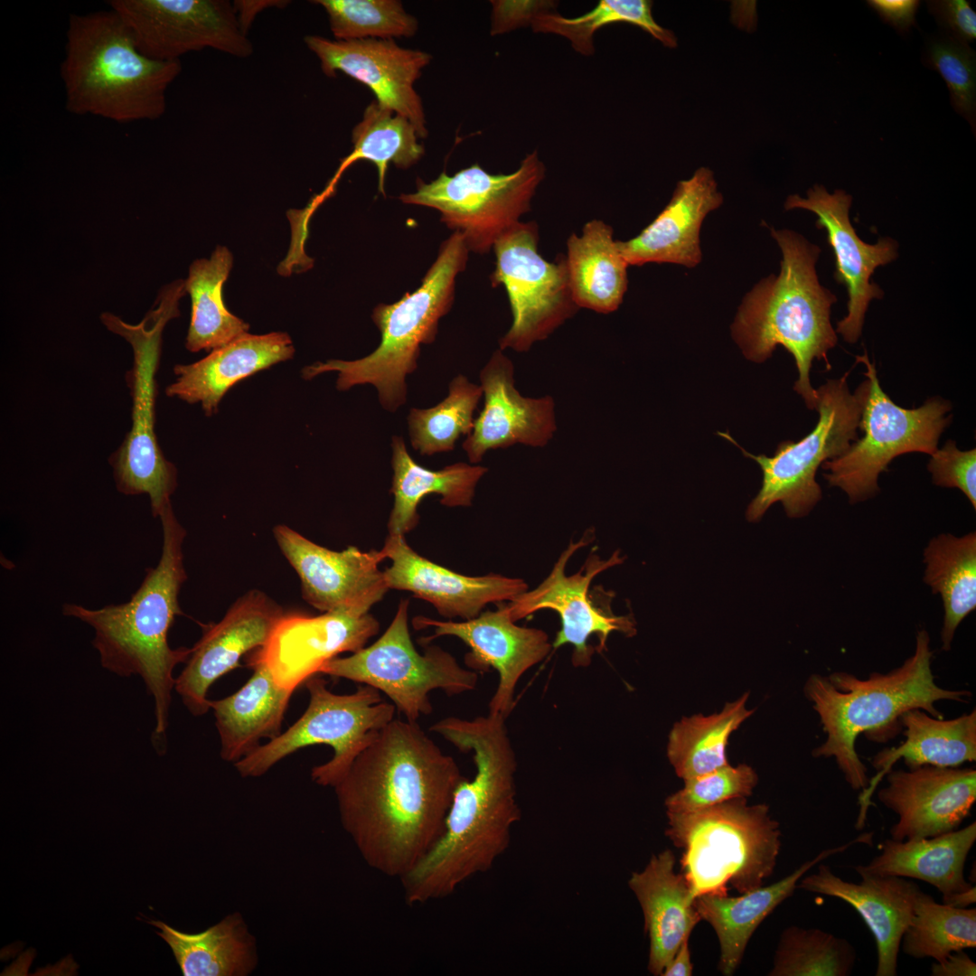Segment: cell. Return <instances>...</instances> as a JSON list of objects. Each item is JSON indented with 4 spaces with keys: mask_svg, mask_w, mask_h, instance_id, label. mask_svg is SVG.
<instances>
[{
    "mask_svg": "<svg viewBox=\"0 0 976 976\" xmlns=\"http://www.w3.org/2000/svg\"><path fill=\"white\" fill-rule=\"evenodd\" d=\"M464 778L417 722L392 719L333 787L342 826L370 868L400 879L439 839Z\"/></svg>",
    "mask_w": 976,
    "mask_h": 976,
    "instance_id": "obj_1",
    "label": "cell"
},
{
    "mask_svg": "<svg viewBox=\"0 0 976 976\" xmlns=\"http://www.w3.org/2000/svg\"><path fill=\"white\" fill-rule=\"evenodd\" d=\"M505 720L489 713L469 720L445 718L430 727L460 751L473 753L475 774L458 784L439 839L400 878L408 905L452 895L465 881L490 870L507 850L521 812L517 759Z\"/></svg>",
    "mask_w": 976,
    "mask_h": 976,
    "instance_id": "obj_2",
    "label": "cell"
},
{
    "mask_svg": "<svg viewBox=\"0 0 976 976\" xmlns=\"http://www.w3.org/2000/svg\"><path fill=\"white\" fill-rule=\"evenodd\" d=\"M163 542L160 559L148 568L130 599L119 605L92 609L64 604L62 614L89 624L94 630L92 646L103 668L120 677L139 676L153 697L155 725L152 741L164 747L169 724L174 670L186 662L192 648L173 649L168 633L177 615H183L179 593L187 579L183 563L184 527L173 506L159 517Z\"/></svg>",
    "mask_w": 976,
    "mask_h": 976,
    "instance_id": "obj_3",
    "label": "cell"
},
{
    "mask_svg": "<svg viewBox=\"0 0 976 976\" xmlns=\"http://www.w3.org/2000/svg\"><path fill=\"white\" fill-rule=\"evenodd\" d=\"M783 259L778 276L762 279L747 293L732 325V335L744 355L762 362L776 346L794 358L798 380L794 390L816 409L817 392L810 381L814 359L828 369V352L838 337L831 323L837 297L818 280L815 265L821 249L789 230L771 229Z\"/></svg>",
    "mask_w": 976,
    "mask_h": 976,
    "instance_id": "obj_4",
    "label": "cell"
},
{
    "mask_svg": "<svg viewBox=\"0 0 976 976\" xmlns=\"http://www.w3.org/2000/svg\"><path fill=\"white\" fill-rule=\"evenodd\" d=\"M60 71L68 112L127 124L164 114L167 89L182 64L143 54L129 28L108 7L70 15Z\"/></svg>",
    "mask_w": 976,
    "mask_h": 976,
    "instance_id": "obj_5",
    "label": "cell"
},
{
    "mask_svg": "<svg viewBox=\"0 0 976 976\" xmlns=\"http://www.w3.org/2000/svg\"><path fill=\"white\" fill-rule=\"evenodd\" d=\"M934 652L930 636L922 629L916 634L914 653L887 673L872 672L866 680L836 671L829 676L812 674L804 686L812 703L825 741L813 751L817 757H833L848 784L863 791L868 785L867 768L856 751V740L865 732L892 728L908 710L921 709L943 718L935 707L940 700L969 701L971 693L948 690L936 684L932 671Z\"/></svg>",
    "mask_w": 976,
    "mask_h": 976,
    "instance_id": "obj_6",
    "label": "cell"
},
{
    "mask_svg": "<svg viewBox=\"0 0 976 976\" xmlns=\"http://www.w3.org/2000/svg\"><path fill=\"white\" fill-rule=\"evenodd\" d=\"M468 253L462 234L455 231L442 243L420 286L393 304H380L373 309L372 320L381 334L374 352L354 361L314 362L302 370V377L312 380L335 371L339 390L371 384L380 405L396 411L406 402V377L418 367L420 345L434 342L439 319L452 306L455 278L465 268Z\"/></svg>",
    "mask_w": 976,
    "mask_h": 976,
    "instance_id": "obj_7",
    "label": "cell"
},
{
    "mask_svg": "<svg viewBox=\"0 0 976 976\" xmlns=\"http://www.w3.org/2000/svg\"><path fill=\"white\" fill-rule=\"evenodd\" d=\"M665 835L682 849L680 866L693 896L740 894L763 886L781 849L779 822L766 804L746 797L691 812H666Z\"/></svg>",
    "mask_w": 976,
    "mask_h": 976,
    "instance_id": "obj_8",
    "label": "cell"
},
{
    "mask_svg": "<svg viewBox=\"0 0 976 976\" xmlns=\"http://www.w3.org/2000/svg\"><path fill=\"white\" fill-rule=\"evenodd\" d=\"M184 293L181 280L166 286L158 296L157 305L136 324L110 313L100 316L109 331L130 343L134 356L133 366L127 373L133 400L132 425L109 458L116 487L126 495L146 494L155 518L172 506L171 497L177 487V470L164 457L155 429V373L164 328L179 315V300Z\"/></svg>",
    "mask_w": 976,
    "mask_h": 976,
    "instance_id": "obj_9",
    "label": "cell"
},
{
    "mask_svg": "<svg viewBox=\"0 0 976 976\" xmlns=\"http://www.w3.org/2000/svg\"><path fill=\"white\" fill-rule=\"evenodd\" d=\"M849 372L829 380L817 392L819 420L814 429L802 439L781 442L773 456L752 455L741 447L727 433H719L760 465L762 487L749 504L746 518L756 521L767 509L780 502L791 518L808 514L821 499V489L815 480L816 472L828 460L846 452L858 436L862 408L868 393V380H864L850 393Z\"/></svg>",
    "mask_w": 976,
    "mask_h": 976,
    "instance_id": "obj_10",
    "label": "cell"
},
{
    "mask_svg": "<svg viewBox=\"0 0 976 976\" xmlns=\"http://www.w3.org/2000/svg\"><path fill=\"white\" fill-rule=\"evenodd\" d=\"M305 686L309 703L304 714L286 731L234 763L242 777H259L297 750L324 744L333 748V755L313 767L311 778L333 788L373 733L394 719L395 706L382 701L380 691L371 686L361 684L355 692L341 695L316 676Z\"/></svg>",
    "mask_w": 976,
    "mask_h": 976,
    "instance_id": "obj_11",
    "label": "cell"
},
{
    "mask_svg": "<svg viewBox=\"0 0 976 976\" xmlns=\"http://www.w3.org/2000/svg\"><path fill=\"white\" fill-rule=\"evenodd\" d=\"M863 363L868 380L859 428L863 432L840 456L822 464L824 478L839 487L850 503L863 502L878 491L879 474L891 461L912 452L933 455L939 438L950 424L951 404L940 398L928 399L917 408H904L882 389L874 363L868 354L856 356Z\"/></svg>",
    "mask_w": 976,
    "mask_h": 976,
    "instance_id": "obj_12",
    "label": "cell"
},
{
    "mask_svg": "<svg viewBox=\"0 0 976 976\" xmlns=\"http://www.w3.org/2000/svg\"><path fill=\"white\" fill-rule=\"evenodd\" d=\"M408 600L401 599L383 634L372 644L347 657L326 662L319 673L371 686L390 699L407 720L417 722L433 711L428 694L442 690L448 696L475 689L478 675L460 666L439 646L427 644L419 653L410 637Z\"/></svg>",
    "mask_w": 976,
    "mask_h": 976,
    "instance_id": "obj_13",
    "label": "cell"
},
{
    "mask_svg": "<svg viewBox=\"0 0 976 976\" xmlns=\"http://www.w3.org/2000/svg\"><path fill=\"white\" fill-rule=\"evenodd\" d=\"M545 166L534 150L513 173L492 174L477 163L454 175L446 172L399 199L438 211L440 221L462 234L469 251L484 254L530 210Z\"/></svg>",
    "mask_w": 976,
    "mask_h": 976,
    "instance_id": "obj_14",
    "label": "cell"
},
{
    "mask_svg": "<svg viewBox=\"0 0 976 976\" xmlns=\"http://www.w3.org/2000/svg\"><path fill=\"white\" fill-rule=\"evenodd\" d=\"M538 243L537 223L519 221L493 245L496 264L491 283L504 286L512 314L510 329L499 341L502 351H530L579 309L569 286L565 256L549 262L539 253Z\"/></svg>",
    "mask_w": 976,
    "mask_h": 976,
    "instance_id": "obj_15",
    "label": "cell"
},
{
    "mask_svg": "<svg viewBox=\"0 0 976 976\" xmlns=\"http://www.w3.org/2000/svg\"><path fill=\"white\" fill-rule=\"evenodd\" d=\"M138 49L158 61H180L212 49L238 58L253 53L233 3L228 0H110Z\"/></svg>",
    "mask_w": 976,
    "mask_h": 976,
    "instance_id": "obj_16",
    "label": "cell"
},
{
    "mask_svg": "<svg viewBox=\"0 0 976 976\" xmlns=\"http://www.w3.org/2000/svg\"><path fill=\"white\" fill-rule=\"evenodd\" d=\"M588 543L587 535L577 542L571 541L555 563L549 575L534 589L527 590L506 604L514 622L542 609L557 612L561 627L557 633L552 647L572 645V664L587 667L595 652L590 644L592 637L597 638L596 651L605 648L609 635L614 632L632 636L636 630L629 615H615L609 605H596L589 595V587L598 574L621 564L623 558L615 551L610 558L603 560L592 554L577 573L566 574L567 563L572 555Z\"/></svg>",
    "mask_w": 976,
    "mask_h": 976,
    "instance_id": "obj_17",
    "label": "cell"
},
{
    "mask_svg": "<svg viewBox=\"0 0 976 976\" xmlns=\"http://www.w3.org/2000/svg\"><path fill=\"white\" fill-rule=\"evenodd\" d=\"M273 535L299 577L302 597L322 613L367 615L389 590L379 568L380 550H332L284 524L275 526Z\"/></svg>",
    "mask_w": 976,
    "mask_h": 976,
    "instance_id": "obj_18",
    "label": "cell"
},
{
    "mask_svg": "<svg viewBox=\"0 0 976 976\" xmlns=\"http://www.w3.org/2000/svg\"><path fill=\"white\" fill-rule=\"evenodd\" d=\"M412 624L416 630L434 629L432 635L420 640L422 645L440 636H455L470 648L465 656L468 668L486 671L492 667L497 671L499 681L489 703V713L505 718L514 708L515 689L521 677L553 648L546 632L517 625L502 603L495 611L482 612L463 622L418 615L413 618Z\"/></svg>",
    "mask_w": 976,
    "mask_h": 976,
    "instance_id": "obj_19",
    "label": "cell"
},
{
    "mask_svg": "<svg viewBox=\"0 0 976 976\" xmlns=\"http://www.w3.org/2000/svg\"><path fill=\"white\" fill-rule=\"evenodd\" d=\"M304 41L326 76L340 71L367 86L379 103L407 117L419 138L427 137L425 110L414 84L429 64V53L401 47L394 39L340 41L307 35Z\"/></svg>",
    "mask_w": 976,
    "mask_h": 976,
    "instance_id": "obj_20",
    "label": "cell"
},
{
    "mask_svg": "<svg viewBox=\"0 0 976 976\" xmlns=\"http://www.w3.org/2000/svg\"><path fill=\"white\" fill-rule=\"evenodd\" d=\"M852 198L845 191L829 193L822 185H814L807 198L790 195L784 203L786 210L805 209L818 216L816 226L824 229L835 256L834 278L846 286L848 314L838 322L836 333L850 343L861 335L865 314L870 301L880 299L884 293L870 281L877 267L885 266L897 257V244L882 238L876 244L862 241L849 220Z\"/></svg>",
    "mask_w": 976,
    "mask_h": 976,
    "instance_id": "obj_21",
    "label": "cell"
},
{
    "mask_svg": "<svg viewBox=\"0 0 976 976\" xmlns=\"http://www.w3.org/2000/svg\"><path fill=\"white\" fill-rule=\"evenodd\" d=\"M284 614L266 593L252 589L239 597L218 623L204 630L175 678L174 690L191 714L202 716L211 709L207 697L210 687L239 667L244 654L262 647Z\"/></svg>",
    "mask_w": 976,
    "mask_h": 976,
    "instance_id": "obj_22",
    "label": "cell"
},
{
    "mask_svg": "<svg viewBox=\"0 0 976 976\" xmlns=\"http://www.w3.org/2000/svg\"><path fill=\"white\" fill-rule=\"evenodd\" d=\"M379 629V622L370 614L285 613L267 643L249 656L248 663H263L281 688L295 691L329 660L364 647Z\"/></svg>",
    "mask_w": 976,
    "mask_h": 976,
    "instance_id": "obj_23",
    "label": "cell"
},
{
    "mask_svg": "<svg viewBox=\"0 0 976 976\" xmlns=\"http://www.w3.org/2000/svg\"><path fill=\"white\" fill-rule=\"evenodd\" d=\"M887 785L877 792L880 802L898 817L890 828L897 841L930 838L959 828L976 801L973 767L922 765L890 770Z\"/></svg>",
    "mask_w": 976,
    "mask_h": 976,
    "instance_id": "obj_24",
    "label": "cell"
},
{
    "mask_svg": "<svg viewBox=\"0 0 976 976\" xmlns=\"http://www.w3.org/2000/svg\"><path fill=\"white\" fill-rule=\"evenodd\" d=\"M480 381L483 408L463 443L470 463H480L489 450L549 443L558 428L553 398L522 396L515 387L514 366L502 350L482 369Z\"/></svg>",
    "mask_w": 976,
    "mask_h": 976,
    "instance_id": "obj_25",
    "label": "cell"
},
{
    "mask_svg": "<svg viewBox=\"0 0 976 976\" xmlns=\"http://www.w3.org/2000/svg\"><path fill=\"white\" fill-rule=\"evenodd\" d=\"M380 552L391 560L383 571L389 589L409 591L446 618H474L487 605L510 602L528 590L521 578L470 577L439 566L418 554L405 536L389 534Z\"/></svg>",
    "mask_w": 976,
    "mask_h": 976,
    "instance_id": "obj_26",
    "label": "cell"
},
{
    "mask_svg": "<svg viewBox=\"0 0 976 976\" xmlns=\"http://www.w3.org/2000/svg\"><path fill=\"white\" fill-rule=\"evenodd\" d=\"M854 883L835 875L828 865L801 878L797 888L840 899L863 919L877 946V976H896L903 934L913 914L920 887L909 878L859 874Z\"/></svg>",
    "mask_w": 976,
    "mask_h": 976,
    "instance_id": "obj_27",
    "label": "cell"
},
{
    "mask_svg": "<svg viewBox=\"0 0 976 976\" xmlns=\"http://www.w3.org/2000/svg\"><path fill=\"white\" fill-rule=\"evenodd\" d=\"M722 202L713 172L700 167L677 183L669 203L636 237L617 240L620 252L628 266L654 262L696 267L702 258L701 224Z\"/></svg>",
    "mask_w": 976,
    "mask_h": 976,
    "instance_id": "obj_28",
    "label": "cell"
},
{
    "mask_svg": "<svg viewBox=\"0 0 976 976\" xmlns=\"http://www.w3.org/2000/svg\"><path fill=\"white\" fill-rule=\"evenodd\" d=\"M975 840V821L930 838L903 841L887 839L878 855L868 864L854 868L859 875L897 876L924 881L941 893L943 903L969 907L976 901V887L965 878L964 867Z\"/></svg>",
    "mask_w": 976,
    "mask_h": 976,
    "instance_id": "obj_29",
    "label": "cell"
},
{
    "mask_svg": "<svg viewBox=\"0 0 976 976\" xmlns=\"http://www.w3.org/2000/svg\"><path fill=\"white\" fill-rule=\"evenodd\" d=\"M295 347L286 333H245L212 350L191 364H178L176 379L167 386L168 397L200 404L206 415L216 412L225 393L260 371L293 357Z\"/></svg>",
    "mask_w": 976,
    "mask_h": 976,
    "instance_id": "obj_30",
    "label": "cell"
},
{
    "mask_svg": "<svg viewBox=\"0 0 976 976\" xmlns=\"http://www.w3.org/2000/svg\"><path fill=\"white\" fill-rule=\"evenodd\" d=\"M675 856L664 849L650 858L644 868L634 871L628 887L643 911L644 932L650 943L648 971L661 976L680 944L701 920L690 887L676 873Z\"/></svg>",
    "mask_w": 976,
    "mask_h": 976,
    "instance_id": "obj_31",
    "label": "cell"
},
{
    "mask_svg": "<svg viewBox=\"0 0 976 976\" xmlns=\"http://www.w3.org/2000/svg\"><path fill=\"white\" fill-rule=\"evenodd\" d=\"M872 839V832L863 833L844 844L823 849L781 880L767 887L761 886L739 896L709 894L697 896L694 906L700 918L712 926L719 942L718 970L722 974L729 976L735 972L753 933L765 917L793 895L798 882L808 870L857 843L871 845Z\"/></svg>",
    "mask_w": 976,
    "mask_h": 976,
    "instance_id": "obj_32",
    "label": "cell"
},
{
    "mask_svg": "<svg viewBox=\"0 0 976 976\" xmlns=\"http://www.w3.org/2000/svg\"><path fill=\"white\" fill-rule=\"evenodd\" d=\"M899 723L905 728V740L896 747L884 749L872 761L877 774L859 798L860 806L856 829L866 823L871 797L878 783L902 758L908 768L922 765L958 767L976 760V711L953 719L937 718L921 709L904 713Z\"/></svg>",
    "mask_w": 976,
    "mask_h": 976,
    "instance_id": "obj_33",
    "label": "cell"
},
{
    "mask_svg": "<svg viewBox=\"0 0 976 976\" xmlns=\"http://www.w3.org/2000/svg\"><path fill=\"white\" fill-rule=\"evenodd\" d=\"M252 676L235 693L210 700L221 742V757L236 763L257 747L263 737L280 734L294 691L281 688L263 663L249 662Z\"/></svg>",
    "mask_w": 976,
    "mask_h": 976,
    "instance_id": "obj_34",
    "label": "cell"
},
{
    "mask_svg": "<svg viewBox=\"0 0 976 976\" xmlns=\"http://www.w3.org/2000/svg\"><path fill=\"white\" fill-rule=\"evenodd\" d=\"M393 469L390 493L394 495L388 530L389 535L405 536L418 524V507L428 494L441 496L447 507L471 506L475 487L487 472L481 465L455 463L440 470L418 465L408 454L402 437L391 440Z\"/></svg>",
    "mask_w": 976,
    "mask_h": 976,
    "instance_id": "obj_35",
    "label": "cell"
},
{
    "mask_svg": "<svg viewBox=\"0 0 976 976\" xmlns=\"http://www.w3.org/2000/svg\"><path fill=\"white\" fill-rule=\"evenodd\" d=\"M569 286L578 308L600 314L618 309L627 290L628 264L614 239L613 229L600 220L572 233L565 256Z\"/></svg>",
    "mask_w": 976,
    "mask_h": 976,
    "instance_id": "obj_36",
    "label": "cell"
},
{
    "mask_svg": "<svg viewBox=\"0 0 976 976\" xmlns=\"http://www.w3.org/2000/svg\"><path fill=\"white\" fill-rule=\"evenodd\" d=\"M170 946L183 976H247L258 963L257 940L239 912L198 934L151 920Z\"/></svg>",
    "mask_w": 976,
    "mask_h": 976,
    "instance_id": "obj_37",
    "label": "cell"
},
{
    "mask_svg": "<svg viewBox=\"0 0 976 976\" xmlns=\"http://www.w3.org/2000/svg\"><path fill=\"white\" fill-rule=\"evenodd\" d=\"M418 138L416 127L407 117L373 100L364 109L361 120L352 128V152L341 160L324 189L314 195L309 204L317 211L335 192L345 170L359 160H367L376 165L378 189L385 195V175L389 164L399 169H408L424 155L425 148Z\"/></svg>",
    "mask_w": 976,
    "mask_h": 976,
    "instance_id": "obj_38",
    "label": "cell"
},
{
    "mask_svg": "<svg viewBox=\"0 0 976 976\" xmlns=\"http://www.w3.org/2000/svg\"><path fill=\"white\" fill-rule=\"evenodd\" d=\"M924 581L941 596L942 649L949 651L956 629L976 608V533L934 536L924 550Z\"/></svg>",
    "mask_w": 976,
    "mask_h": 976,
    "instance_id": "obj_39",
    "label": "cell"
},
{
    "mask_svg": "<svg viewBox=\"0 0 976 976\" xmlns=\"http://www.w3.org/2000/svg\"><path fill=\"white\" fill-rule=\"evenodd\" d=\"M232 260L230 251L218 246L210 258L196 259L190 266L184 281L192 304L185 346L192 352L212 351L249 333V324L231 314L222 297Z\"/></svg>",
    "mask_w": 976,
    "mask_h": 976,
    "instance_id": "obj_40",
    "label": "cell"
},
{
    "mask_svg": "<svg viewBox=\"0 0 976 976\" xmlns=\"http://www.w3.org/2000/svg\"><path fill=\"white\" fill-rule=\"evenodd\" d=\"M747 699L748 693H745L727 702L720 712L683 717L673 725L667 757L679 777L685 781L728 764V738L754 712L746 707Z\"/></svg>",
    "mask_w": 976,
    "mask_h": 976,
    "instance_id": "obj_41",
    "label": "cell"
},
{
    "mask_svg": "<svg viewBox=\"0 0 976 976\" xmlns=\"http://www.w3.org/2000/svg\"><path fill=\"white\" fill-rule=\"evenodd\" d=\"M901 945L903 953L912 958L935 962L952 953L975 948L976 908L938 903L920 890Z\"/></svg>",
    "mask_w": 976,
    "mask_h": 976,
    "instance_id": "obj_42",
    "label": "cell"
},
{
    "mask_svg": "<svg viewBox=\"0 0 976 976\" xmlns=\"http://www.w3.org/2000/svg\"><path fill=\"white\" fill-rule=\"evenodd\" d=\"M652 6V2L648 0H601L594 9L575 18H566L553 12L534 11L529 23L536 33H556L568 38L572 47L583 55L594 53L596 31L614 23L638 26L665 47L675 48V34L655 22Z\"/></svg>",
    "mask_w": 976,
    "mask_h": 976,
    "instance_id": "obj_43",
    "label": "cell"
},
{
    "mask_svg": "<svg viewBox=\"0 0 976 976\" xmlns=\"http://www.w3.org/2000/svg\"><path fill=\"white\" fill-rule=\"evenodd\" d=\"M482 396L480 385L458 375L450 382L448 395L440 403L426 409L411 408L408 424L413 448L422 455L453 450L462 435L471 434Z\"/></svg>",
    "mask_w": 976,
    "mask_h": 976,
    "instance_id": "obj_44",
    "label": "cell"
},
{
    "mask_svg": "<svg viewBox=\"0 0 976 976\" xmlns=\"http://www.w3.org/2000/svg\"><path fill=\"white\" fill-rule=\"evenodd\" d=\"M857 952L846 939L817 928L790 926L781 934L770 976H849Z\"/></svg>",
    "mask_w": 976,
    "mask_h": 976,
    "instance_id": "obj_45",
    "label": "cell"
},
{
    "mask_svg": "<svg viewBox=\"0 0 976 976\" xmlns=\"http://www.w3.org/2000/svg\"><path fill=\"white\" fill-rule=\"evenodd\" d=\"M327 14L335 40L411 37L418 29L416 17L397 0H316Z\"/></svg>",
    "mask_w": 976,
    "mask_h": 976,
    "instance_id": "obj_46",
    "label": "cell"
},
{
    "mask_svg": "<svg viewBox=\"0 0 976 976\" xmlns=\"http://www.w3.org/2000/svg\"><path fill=\"white\" fill-rule=\"evenodd\" d=\"M757 781L756 773L749 765L742 764L731 766L727 764L685 780L682 789L666 798V812H691L735 798H746L752 794Z\"/></svg>",
    "mask_w": 976,
    "mask_h": 976,
    "instance_id": "obj_47",
    "label": "cell"
},
{
    "mask_svg": "<svg viewBox=\"0 0 976 976\" xmlns=\"http://www.w3.org/2000/svg\"><path fill=\"white\" fill-rule=\"evenodd\" d=\"M926 61L945 80L951 102L963 116L975 133L976 60L974 51L950 36L929 42Z\"/></svg>",
    "mask_w": 976,
    "mask_h": 976,
    "instance_id": "obj_48",
    "label": "cell"
},
{
    "mask_svg": "<svg viewBox=\"0 0 976 976\" xmlns=\"http://www.w3.org/2000/svg\"><path fill=\"white\" fill-rule=\"evenodd\" d=\"M928 471L935 485L958 488L976 508V449L962 451L953 440L937 449L929 460Z\"/></svg>",
    "mask_w": 976,
    "mask_h": 976,
    "instance_id": "obj_49",
    "label": "cell"
},
{
    "mask_svg": "<svg viewBox=\"0 0 976 976\" xmlns=\"http://www.w3.org/2000/svg\"><path fill=\"white\" fill-rule=\"evenodd\" d=\"M937 23L954 40L969 43L976 38V13L965 0L928 1Z\"/></svg>",
    "mask_w": 976,
    "mask_h": 976,
    "instance_id": "obj_50",
    "label": "cell"
},
{
    "mask_svg": "<svg viewBox=\"0 0 976 976\" xmlns=\"http://www.w3.org/2000/svg\"><path fill=\"white\" fill-rule=\"evenodd\" d=\"M868 4L873 7L880 16L891 23L900 32H906L915 24V14L919 5V1L914 0H871Z\"/></svg>",
    "mask_w": 976,
    "mask_h": 976,
    "instance_id": "obj_51",
    "label": "cell"
},
{
    "mask_svg": "<svg viewBox=\"0 0 976 976\" xmlns=\"http://www.w3.org/2000/svg\"><path fill=\"white\" fill-rule=\"evenodd\" d=\"M932 976H975L976 963L964 950L949 954L941 962H934L931 967Z\"/></svg>",
    "mask_w": 976,
    "mask_h": 976,
    "instance_id": "obj_52",
    "label": "cell"
},
{
    "mask_svg": "<svg viewBox=\"0 0 976 976\" xmlns=\"http://www.w3.org/2000/svg\"><path fill=\"white\" fill-rule=\"evenodd\" d=\"M288 1L278 0H239L233 5L242 30L248 34L255 17L263 10L270 7L286 6Z\"/></svg>",
    "mask_w": 976,
    "mask_h": 976,
    "instance_id": "obj_53",
    "label": "cell"
},
{
    "mask_svg": "<svg viewBox=\"0 0 976 976\" xmlns=\"http://www.w3.org/2000/svg\"><path fill=\"white\" fill-rule=\"evenodd\" d=\"M689 939L682 942L661 976H690L692 974L693 964L690 961Z\"/></svg>",
    "mask_w": 976,
    "mask_h": 976,
    "instance_id": "obj_54",
    "label": "cell"
}]
</instances>
